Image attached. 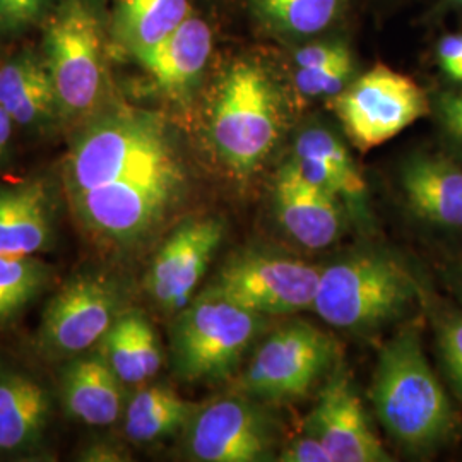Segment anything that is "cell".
I'll use <instances>...</instances> for the list:
<instances>
[{
    "label": "cell",
    "instance_id": "cell-18",
    "mask_svg": "<svg viewBox=\"0 0 462 462\" xmlns=\"http://www.w3.org/2000/svg\"><path fill=\"white\" fill-rule=\"evenodd\" d=\"M53 236V200L40 180L0 185V255H34Z\"/></svg>",
    "mask_w": 462,
    "mask_h": 462
},
{
    "label": "cell",
    "instance_id": "cell-27",
    "mask_svg": "<svg viewBox=\"0 0 462 462\" xmlns=\"http://www.w3.org/2000/svg\"><path fill=\"white\" fill-rule=\"evenodd\" d=\"M295 152L310 154V156L320 158L322 162H326L346 180L356 200L364 199V179L358 173L347 149L341 144V141L334 134H330L326 129H319V127L309 129L298 135Z\"/></svg>",
    "mask_w": 462,
    "mask_h": 462
},
{
    "label": "cell",
    "instance_id": "cell-35",
    "mask_svg": "<svg viewBox=\"0 0 462 462\" xmlns=\"http://www.w3.org/2000/svg\"><path fill=\"white\" fill-rule=\"evenodd\" d=\"M14 125H16L14 120L0 106V165H2V162L7 158Z\"/></svg>",
    "mask_w": 462,
    "mask_h": 462
},
{
    "label": "cell",
    "instance_id": "cell-14",
    "mask_svg": "<svg viewBox=\"0 0 462 462\" xmlns=\"http://www.w3.org/2000/svg\"><path fill=\"white\" fill-rule=\"evenodd\" d=\"M307 433L324 444L332 462L391 461L370 429L364 404L346 375H337L328 383L309 418Z\"/></svg>",
    "mask_w": 462,
    "mask_h": 462
},
{
    "label": "cell",
    "instance_id": "cell-24",
    "mask_svg": "<svg viewBox=\"0 0 462 462\" xmlns=\"http://www.w3.org/2000/svg\"><path fill=\"white\" fill-rule=\"evenodd\" d=\"M194 406L166 387H148L131 399L125 411V433L139 442H154L185 427Z\"/></svg>",
    "mask_w": 462,
    "mask_h": 462
},
{
    "label": "cell",
    "instance_id": "cell-3",
    "mask_svg": "<svg viewBox=\"0 0 462 462\" xmlns=\"http://www.w3.org/2000/svg\"><path fill=\"white\" fill-rule=\"evenodd\" d=\"M421 288L410 271L379 252H365L326 267L315 295V312L337 329L366 332L410 314Z\"/></svg>",
    "mask_w": 462,
    "mask_h": 462
},
{
    "label": "cell",
    "instance_id": "cell-37",
    "mask_svg": "<svg viewBox=\"0 0 462 462\" xmlns=\"http://www.w3.org/2000/svg\"><path fill=\"white\" fill-rule=\"evenodd\" d=\"M456 2H459V4H462V0H456Z\"/></svg>",
    "mask_w": 462,
    "mask_h": 462
},
{
    "label": "cell",
    "instance_id": "cell-23",
    "mask_svg": "<svg viewBox=\"0 0 462 462\" xmlns=\"http://www.w3.org/2000/svg\"><path fill=\"white\" fill-rule=\"evenodd\" d=\"M189 16V0H118L112 33L134 57L160 43Z\"/></svg>",
    "mask_w": 462,
    "mask_h": 462
},
{
    "label": "cell",
    "instance_id": "cell-25",
    "mask_svg": "<svg viewBox=\"0 0 462 462\" xmlns=\"http://www.w3.org/2000/svg\"><path fill=\"white\" fill-rule=\"evenodd\" d=\"M250 4L274 30L307 36L330 26L341 13L343 0H250Z\"/></svg>",
    "mask_w": 462,
    "mask_h": 462
},
{
    "label": "cell",
    "instance_id": "cell-28",
    "mask_svg": "<svg viewBox=\"0 0 462 462\" xmlns=\"http://www.w3.org/2000/svg\"><path fill=\"white\" fill-rule=\"evenodd\" d=\"M431 322L447 379L462 401V307L452 309L437 303L431 310Z\"/></svg>",
    "mask_w": 462,
    "mask_h": 462
},
{
    "label": "cell",
    "instance_id": "cell-21",
    "mask_svg": "<svg viewBox=\"0 0 462 462\" xmlns=\"http://www.w3.org/2000/svg\"><path fill=\"white\" fill-rule=\"evenodd\" d=\"M50 397L42 383L11 370H0V452L36 446L47 429Z\"/></svg>",
    "mask_w": 462,
    "mask_h": 462
},
{
    "label": "cell",
    "instance_id": "cell-4",
    "mask_svg": "<svg viewBox=\"0 0 462 462\" xmlns=\"http://www.w3.org/2000/svg\"><path fill=\"white\" fill-rule=\"evenodd\" d=\"M280 131V98L267 72L250 60L231 64L211 112V139L221 160L247 177L269 156Z\"/></svg>",
    "mask_w": 462,
    "mask_h": 462
},
{
    "label": "cell",
    "instance_id": "cell-30",
    "mask_svg": "<svg viewBox=\"0 0 462 462\" xmlns=\"http://www.w3.org/2000/svg\"><path fill=\"white\" fill-rule=\"evenodd\" d=\"M53 0H0V36L24 33L49 16Z\"/></svg>",
    "mask_w": 462,
    "mask_h": 462
},
{
    "label": "cell",
    "instance_id": "cell-1",
    "mask_svg": "<svg viewBox=\"0 0 462 462\" xmlns=\"http://www.w3.org/2000/svg\"><path fill=\"white\" fill-rule=\"evenodd\" d=\"M372 401L383 429L408 450H431L456 430L454 408L423 353L416 326L382 347Z\"/></svg>",
    "mask_w": 462,
    "mask_h": 462
},
{
    "label": "cell",
    "instance_id": "cell-7",
    "mask_svg": "<svg viewBox=\"0 0 462 462\" xmlns=\"http://www.w3.org/2000/svg\"><path fill=\"white\" fill-rule=\"evenodd\" d=\"M180 166L134 175L69 198L84 228L105 240L127 244L148 233L180 196Z\"/></svg>",
    "mask_w": 462,
    "mask_h": 462
},
{
    "label": "cell",
    "instance_id": "cell-5",
    "mask_svg": "<svg viewBox=\"0 0 462 462\" xmlns=\"http://www.w3.org/2000/svg\"><path fill=\"white\" fill-rule=\"evenodd\" d=\"M43 59L55 84L62 120L98 112L105 97V34L88 0H57L43 21Z\"/></svg>",
    "mask_w": 462,
    "mask_h": 462
},
{
    "label": "cell",
    "instance_id": "cell-26",
    "mask_svg": "<svg viewBox=\"0 0 462 462\" xmlns=\"http://www.w3.org/2000/svg\"><path fill=\"white\" fill-rule=\"evenodd\" d=\"M49 281V265L33 255H0V322L26 309Z\"/></svg>",
    "mask_w": 462,
    "mask_h": 462
},
{
    "label": "cell",
    "instance_id": "cell-36",
    "mask_svg": "<svg viewBox=\"0 0 462 462\" xmlns=\"http://www.w3.org/2000/svg\"><path fill=\"white\" fill-rule=\"evenodd\" d=\"M452 79H454V81H457V83H462V59L461 64H459V67H457V70H456V74L452 76Z\"/></svg>",
    "mask_w": 462,
    "mask_h": 462
},
{
    "label": "cell",
    "instance_id": "cell-20",
    "mask_svg": "<svg viewBox=\"0 0 462 462\" xmlns=\"http://www.w3.org/2000/svg\"><path fill=\"white\" fill-rule=\"evenodd\" d=\"M122 380L101 353L81 356L67 365L60 377V394L67 411L93 427L112 425L122 408Z\"/></svg>",
    "mask_w": 462,
    "mask_h": 462
},
{
    "label": "cell",
    "instance_id": "cell-19",
    "mask_svg": "<svg viewBox=\"0 0 462 462\" xmlns=\"http://www.w3.org/2000/svg\"><path fill=\"white\" fill-rule=\"evenodd\" d=\"M413 213L433 225L462 228V170L442 156H414L401 171Z\"/></svg>",
    "mask_w": 462,
    "mask_h": 462
},
{
    "label": "cell",
    "instance_id": "cell-16",
    "mask_svg": "<svg viewBox=\"0 0 462 462\" xmlns=\"http://www.w3.org/2000/svg\"><path fill=\"white\" fill-rule=\"evenodd\" d=\"M274 199L281 225L298 244L324 248L337 238L341 230L337 198L305 180L291 160L281 168Z\"/></svg>",
    "mask_w": 462,
    "mask_h": 462
},
{
    "label": "cell",
    "instance_id": "cell-13",
    "mask_svg": "<svg viewBox=\"0 0 462 462\" xmlns=\"http://www.w3.org/2000/svg\"><path fill=\"white\" fill-rule=\"evenodd\" d=\"M225 225L217 217L189 219L156 254L148 276L149 293L165 310H180L190 300L216 250Z\"/></svg>",
    "mask_w": 462,
    "mask_h": 462
},
{
    "label": "cell",
    "instance_id": "cell-29",
    "mask_svg": "<svg viewBox=\"0 0 462 462\" xmlns=\"http://www.w3.org/2000/svg\"><path fill=\"white\" fill-rule=\"evenodd\" d=\"M353 74V55L326 66L298 69L295 76L297 89L310 98L339 95Z\"/></svg>",
    "mask_w": 462,
    "mask_h": 462
},
{
    "label": "cell",
    "instance_id": "cell-34",
    "mask_svg": "<svg viewBox=\"0 0 462 462\" xmlns=\"http://www.w3.org/2000/svg\"><path fill=\"white\" fill-rule=\"evenodd\" d=\"M442 280L446 282L447 290L462 307V259L450 261L442 267Z\"/></svg>",
    "mask_w": 462,
    "mask_h": 462
},
{
    "label": "cell",
    "instance_id": "cell-9",
    "mask_svg": "<svg viewBox=\"0 0 462 462\" xmlns=\"http://www.w3.org/2000/svg\"><path fill=\"white\" fill-rule=\"evenodd\" d=\"M336 355L328 334L307 322L274 330L257 349L242 377L248 396L291 401L305 396L320 379Z\"/></svg>",
    "mask_w": 462,
    "mask_h": 462
},
{
    "label": "cell",
    "instance_id": "cell-8",
    "mask_svg": "<svg viewBox=\"0 0 462 462\" xmlns=\"http://www.w3.org/2000/svg\"><path fill=\"white\" fill-rule=\"evenodd\" d=\"M353 144L362 151L377 148L429 114V99L411 78L375 66L334 98Z\"/></svg>",
    "mask_w": 462,
    "mask_h": 462
},
{
    "label": "cell",
    "instance_id": "cell-10",
    "mask_svg": "<svg viewBox=\"0 0 462 462\" xmlns=\"http://www.w3.org/2000/svg\"><path fill=\"white\" fill-rule=\"evenodd\" d=\"M320 273L297 259L244 255L228 263L206 293L254 314H295L312 307Z\"/></svg>",
    "mask_w": 462,
    "mask_h": 462
},
{
    "label": "cell",
    "instance_id": "cell-12",
    "mask_svg": "<svg viewBox=\"0 0 462 462\" xmlns=\"http://www.w3.org/2000/svg\"><path fill=\"white\" fill-rule=\"evenodd\" d=\"M187 446L198 461H265L271 454L273 430L257 406L226 397L192 414Z\"/></svg>",
    "mask_w": 462,
    "mask_h": 462
},
{
    "label": "cell",
    "instance_id": "cell-31",
    "mask_svg": "<svg viewBox=\"0 0 462 462\" xmlns=\"http://www.w3.org/2000/svg\"><path fill=\"white\" fill-rule=\"evenodd\" d=\"M347 55H351V51L343 43H317V45H309L298 50L295 53V62L298 69H309V67L326 66L330 62L341 60Z\"/></svg>",
    "mask_w": 462,
    "mask_h": 462
},
{
    "label": "cell",
    "instance_id": "cell-32",
    "mask_svg": "<svg viewBox=\"0 0 462 462\" xmlns=\"http://www.w3.org/2000/svg\"><path fill=\"white\" fill-rule=\"evenodd\" d=\"M282 462H332L328 448L310 433L297 439L291 446L281 454Z\"/></svg>",
    "mask_w": 462,
    "mask_h": 462
},
{
    "label": "cell",
    "instance_id": "cell-17",
    "mask_svg": "<svg viewBox=\"0 0 462 462\" xmlns=\"http://www.w3.org/2000/svg\"><path fill=\"white\" fill-rule=\"evenodd\" d=\"M0 106L16 125L34 131L62 120L55 84L42 53L24 50L0 64Z\"/></svg>",
    "mask_w": 462,
    "mask_h": 462
},
{
    "label": "cell",
    "instance_id": "cell-11",
    "mask_svg": "<svg viewBox=\"0 0 462 462\" xmlns=\"http://www.w3.org/2000/svg\"><path fill=\"white\" fill-rule=\"evenodd\" d=\"M118 305V290L105 276L91 274L69 281L43 312L40 345L59 356L88 351L114 326Z\"/></svg>",
    "mask_w": 462,
    "mask_h": 462
},
{
    "label": "cell",
    "instance_id": "cell-33",
    "mask_svg": "<svg viewBox=\"0 0 462 462\" xmlns=\"http://www.w3.org/2000/svg\"><path fill=\"white\" fill-rule=\"evenodd\" d=\"M440 116L447 131L462 141V93L446 95L440 99Z\"/></svg>",
    "mask_w": 462,
    "mask_h": 462
},
{
    "label": "cell",
    "instance_id": "cell-6",
    "mask_svg": "<svg viewBox=\"0 0 462 462\" xmlns=\"http://www.w3.org/2000/svg\"><path fill=\"white\" fill-rule=\"evenodd\" d=\"M261 319L263 315L204 291L173 328L171 351L177 374L189 382L228 377L257 337Z\"/></svg>",
    "mask_w": 462,
    "mask_h": 462
},
{
    "label": "cell",
    "instance_id": "cell-15",
    "mask_svg": "<svg viewBox=\"0 0 462 462\" xmlns=\"http://www.w3.org/2000/svg\"><path fill=\"white\" fill-rule=\"evenodd\" d=\"M211 50V28L190 14L160 43L135 53L134 59L163 93L180 98L198 84L209 62Z\"/></svg>",
    "mask_w": 462,
    "mask_h": 462
},
{
    "label": "cell",
    "instance_id": "cell-2",
    "mask_svg": "<svg viewBox=\"0 0 462 462\" xmlns=\"http://www.w3.org/2000/svg\"><path fill=\"white\" fill-rule=\"evenodd\" d=\"M180 165L160 116L135 108H116L95 116L70 149L64 166L67 196Z\"/></svg>",
    "mask_w": 462,
    "mask_h": 462
},
{
    "label": "cell",
    "instance_id": "cell-22",
    "mask_svg": "<svg viewBox=\"0 0 462 462\" xmlns=\"http://www.w3.org/2000/svg\"><path fill=\"white\" fill-rule=\"evenodd\" d=\"M103 358L125 383H139L158 374L162 351L156 332L139 312L118 315L99 341Z\"/></svg>",
    "mask_w": 462,
    "mask_h": 462
}]
</instances>
